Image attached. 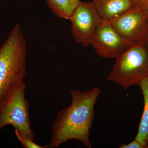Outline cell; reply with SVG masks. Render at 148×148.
Listing matches in <instances>:
<instances>
[{
	"label": "cell",
	"instance_id": "cell-14",
	"mask_svg": "<svg viewBox=\"0 0 148 148\" xmlns=\"http://www.w3.org/2000/svg\"><path fill=\"white\" fill-rule=\"evenodd\" d=\"M147 38L148 39V35H147Z\"/></svg>",
	"mask_w": 148,
	"mask_h": 148
},
{
	"label": "cell",
	"instance_id": "cell-15",
	"mask_svg": "<svg viewBox=\"0 0 148 148\" xmlns=\"http://www.w3.org/2000/svg\"><path fill=\"white\" fill-rule=\"evenodd\" d=\"M147 148H148V146Z\"/></svg>",
	"mask_w": 148,
	"mask_h": 148
},
{
	"label": "cell",
	"instance_id": "cell-12",
	"mask_svg": "<svg viewBox=\"0 0 148 148\" xmlns=\"http://www.w3.org/2000/svg\"><path fill=\"white\" fill-rule=\"evenodd\" d=\"M119 148H145L137 140H134L131 143L127 145L122 144L119 147Z\"/></svg>",
	"mask_w": 148,
	"mask_h": 148
},
{
	"label": "cell",
	"instance_id": "cell-8",
	"mask_svg": "<svg viewBox=\"0 0 148 148\" xmlns=\"http://www.w3.org/2000/svg\"><path fill=\"white\" fill-rule=\"evenodd\" d=\"M92 2L101 18L108 21L135 4L133 0H93Z\"/></svg>",
	"mask_w": 148,
	"mask_h": 148
},
{
	"label": "cell",
	"instance_id": "cell-6",
	"mask_svg": "<svg viewBox=\"0 0 148 148\" xmlns=\"http://www.w3.org/2000/svg\"><path fill=\"white\" fill-rule=\"evenodd\" d=\"M102 19L92 2L81 1L69 19L72 37L79 44L88 47Z\"/></svg>",
	"mask_w": 148,
	"mask_h": 148
},
{
	"label": "cell",
	"instance_id": "cell-4",
	"mask_svg": "<svg viewBox=\"0 0 148 148\" xmlns=\"http://www.w3.org/2000/svg\"><path fill=\"white\" fill-rule=\"evenodd\" d=\"M26 89L24 81L14 85L0 103V131L6 125H11L34 140L35 135L29 118V104L25 97Z\"/></svg>",
	"mask_w": 148,
	"mask_h": 148
},
{
	"label": "cell",
	"instance_id": "cell-10",
	"mask_svg": "<svg viewBox=\"0 0 148 148\" xmlns=\"http://www.w3.org/2000/svg\"><path fill=\"white\" fill-rule=\"evenodd\" d=\"M49 8L59 18L69 20L80 0H45Z\"/></svg>",
	"mask_w": 148,
	"mask_h": 148
},
{
	"label": "cell",
	"instance_id": "cell-7",
	"mask_svg": "<svg viewBox=\"0 0 148 148\" xmlns=\"http://www.w3.org/2000/svg\"><path fill=\"white\" fill-rule=\"evenodd\" d=\"M110 21L120 34L131 42H139L147 37L148 12L135 4Z\"/></svg>",
	"mask_w": 148,
	"mask_h": 148
},
{
	"label": "cell",
	"instance_id": "cell-13",
	"mask_svg": "<svg viewBox=\"0 0 148 148\" xmlns=\"http://www.w3.org/2000/svg\"><path fill=\"white\" fill-rule=\"evenodd\" d=\"M134 3L148 12V0H133Z\"/></svg>",
	"mask_w": 148,
	"mask_h": 148
},
{
	"label": "cell",
	"instance_id": "cell-1",
	"mask_svg": "<svg viewBox=\"0 0 148 148\" xmlns=\"http://www.w3.org/2000/svg\"><path fill=\"white\" fill-rule=\"evenodd\" d=\"M101 92L98 87L87 91H70L71 103L52 122V135L48 148L57 147L72 140L80 141L86 148L92 147L90 130L93 125L95 104Z\"/></svg>",
	"mask_w": 148,
	"mask_h": 148
},
{
	"label": "cell",
	"instance_id": "cell-5",
	"mask_svg": "<svg viewBox=\"0 0 148 148\" xmlns=\"http://www.w3.org/2000/svg\"><path fill=\"white\" fill-rule=\"evenodd\" d=\"M133 43L122 36L110 21L102 19L90 41V45L101 58H117L128 49Z\"/></svg>",
	"mask_w": 148,
	"mask_h": 148
},
{
	"label": "cell",
	"instance_id": "cell-9",
	"mask_svg": "<svg viewBox=\"0 0 148 148\" xmlns=\"http://www.w3.org/2000/svg\"><path fill=\"white\" fill-rule=\"evenodd\" d=\"M144 100L143 115L139 123L137 135L135 140L145 148L148 146V76L143 79L138 84Z\"/></svg>",
	"mask_w": 148,
	"mask_h": 148
},
{
	"label": "cell",
	"instance_id": "cell-2",
	"mask_svg": "<svg viewBox=\"0 0 148 148\" xmlns=\"http://www.w3.org/2000/svg\"><path fill=\"white\" fill-rule=\"evenodd\" d=\"M27 40L20 25L15 24L0 47V103L26 73Z\"/></svg>",
	"mask_w": 148,
	"mask_h": 148
},
{
	"label": "cell",
	"instance_id": "cell-11",
	"mask_svg": "<svg viewBox=\"0 0 148 148\" xmlns=\"http://www.w3.org/2000/svg\"><path fill=\"white\" fill-rule=\"evenodd\" d=\"M15 135L19 142L25 148H48L47 145L41 146L34 142V140L25 132L17 129H14Z\"/></svg>",
	"mask_w": 148,
	"mask_h": 148
},
{
	"label": "cell",
	"instance_id": "cell-3",
	"mask_svg": "<svg viewBox=\"0 0 148 148\" xmlns=\"http://www.w3.org/2000/svg\"><path fill=\"white\" fill-rule=\"evenodd\" d=\"M148 76V39L133 43L116 61L107 78L125 90Z\"/></svg>",
	"mask_w": 148,
	"mask_h": 148
}]
</instances>
